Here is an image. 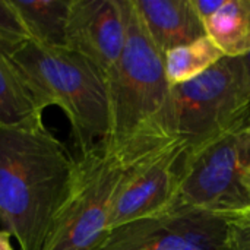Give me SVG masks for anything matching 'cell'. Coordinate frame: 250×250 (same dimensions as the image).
I'll return each mask as SVG.
<instances>
[{"instance_id": "6", "label": "cell", "mask_w": 250, "mask_h": 250, "mask_svg": "<svg viewBox=\"0 0 250 250\" xmlns=\"http://www.w3.org/2000/svg\"><path fill=\"white\" fill-rule=\"evenodd\" d=\"M72 190L42 250H98L125 173L101 145L79 155Z\"/></svg>"}, {"instance_id": "17", "label": "cell", "mask_w": 250, "mask_h": 250, "mask_svg": "<svg viewBox=\"0 0 250 250\" xmlns=\"http://www.w3.org/2000/svg\"><path fill=\"white\" fill-rule=\"evenodd\" d=\"M226 0H192V4L204 23L218 12Z\"/></svg>"}, {"instance_id": "16", "label": "cell", "mask_w": 250, "mask_h": 250, "mask_svg": "<svg viewBox=\"0 0 250 250\" xmlns=\"http://www.w3.org/2000/svg\"><path fill=\"white\" fill-rule=\"evenodd\" d=\"M240 250H250V211L233 217Z\"/></svg>"}, {"instance_id": "15", "label": "cell", "mask_w": 250, "mask_h": 250, "mask_svg": "<svg viewBox=\"0 0 250 250\" xmlns=\"http://www.w3.org/2000/svg\"><path fill=\"white\" fill-rule=\"evenodd\" d=\"M29 40V34L10 0H0V50L7 54Z\"/></svg>"}, {"instance_id": "12", "label": "cell", "mask_w": 250, "mask_h": 250, "mask_svg": "<svg viewBox=\"0 0 250 250\" xmlns=\"http://www.w3.org/2000/svg\"><path fill=\"white\" fill-rule=\"evenodd\" d=\"M72 0H10L29 38L41 45L66 47Z\"/></svg>"}, {"instance_id": "3", "label": "cell", "mask_w": 250, "mask_h": 250, "mask_svg": "<svg viewBox=\"0 0 250 250\" xmlns=\"http://www.w3.org/2000/svg\"><path fill=\"white\" fill-rule=\"evenodd\" d=\"M38 104L59 107L72 127L79 155L101 145L110 127L105 76L67 47L41 45L32 40L7 53Z\"/></svg>"}, {"instance_id": "9", "label": "cell", "mask_w": 250, "mask_h": 250, "mask_svg": "<svg viewBox=\"0 0 250 250\" xmlns=\"http://www.w3.org/2000/svg\"><path fill=\"white\" fill-rule=\"evenodd\" d=\"M126 40L122 0H72L66 47L88 59L105 79L114 70Z\"/></svg>"}, {"instance_id": "20", "label": "cell", "mask_w": 250, "mask_h": 250, "mask_svg": "<svg viewBox=\"0 0 250 250\" xmlns=\"http://www.w3.org/2000/svg\"><path fill=\"white\" fill-rule=\"evenodd\" d=\"M242 60H243V64H245V72H246V78H248V83H249L250 88V53L243 56Z\"/></svg>"}, {"instance_id": "14", "label": "cell", "mask_w": 250, "mask_h": 250, "mask_svg": "<svg viewBox=\"0 0 250 250\" xmlns=\"http://www.w3.org/2000/svg\"><path fill=\"white\" fill-rule=\"evenodd\" d=\"M224 56L221 48L208 37L176 47L164 54V69L171 86L192 81L212 67Z\"/></svg>"}, {"instance_id": "19", "label": "cell", "mask_w": 250, "mask_h": 250, "mask_svg": "<svg viewBox=\"0 0 250 250\" xmlns=\"http://www.w3.org/2000/svg\"><path fill=\"white\" fill-rule=\"evenodd\" d=\"M10 234L4 230L0 231V250H13L10 245Z\"/></svg>"}, {"instance_id": "21", "label": "cell", "mask_w": 250, "mask_h": 250, "mask_svg": "<svg viewBox=\"0 0 250 250\" xmlns=\"http://www.w3.org/2000/svg\"><path fill=\"white\" fill-rule=\"evenodd\" d=\"M248 133H249V136H250V123L248 125Z\"/></svg>"}, {"instance_id": "8", "label": "cell", "mask_w": 250, "mask_h": 250, "mask_svg": "<svg viewBox=\"0 0 250 250\" xmlns=\"http://www.w3.org/2000/svg\"><path fill=\"white\" fill-rule=\"evenodd\" d=\"M185 146L174 142L164 151L125 170L117 188L108 230L160 215L176 204Z\"/></svg>"}, {"instance_id": "11", "label": "cell", "mask_w": 250, "mask_h": 250, "mask_svg": "<svg viewBox=\"0 0 250 250\" xmlns=\"http://www.w3.org/2000/svg\"><path fill=\"white\" fill-rule=\"evenodd\" d=\"M44 108L10 57L0 50V127L44 129Z\"/></svg>"}, {"instance_id": "1", "label": "cell", "mask_w": 250, "mask_h": 250, "mask_svg": "<svg viewBox=\"0 0 250 250\" xmlns=\"http://www.w3.org/2000/svg\"><path fill=\"white\" fill-rule=\"evenodd\" d=\"M126 40L107 78L110 127L101 144L122 167L129 168L174 142L171 85L164 56L148 37L133 0H122Z\"/></svg>"}, {"instance_id": "10", "label": "cell", "mask_w": 250, "mask_h": 250, "mask_svg": "<svg viewBox=\"0 0 250 250\" xmlns=\"http://www.w3.org/2000/svg\"><path fill=\"white\" fill-rule=\"evenodd\" d=\"M144 28L163 53L207 35L192 0H133Z\"/></svg>"}, {"instance_id": "4", "label": "cell", "mask_w": 250, "mask_h": 250, "mask_svg": "<svg viewBox=\"0 0 250 250\" xmlns=\"http://www.w3.org/2000/svg\"><path fill=\"white\" fill-rule=\"evenodd\" d=\"M250 122V88L242 57H223L207 72L171 86L173 135L195 151Z\"/></svg>"}, {"instance_id": "18", "label": "cell", "mask_w": 250, "mask_h": 250, "mask_svg": "<svg viewBox=\"0 0 250 250\" xmlns=\"http://www.w3.org/2000/svg\"><path fill=\"white\" fill-rule=\"evenodd\" d=\"M242 185H243V188H245V190H246V195H248V198H249V202H250V163L246 166V167H245V170H243Z\"/></svg>"}, {"instance_id": "7", "label": "cell", "mask_w": 250, "mask_h": 250, "mask_svg": "<svg viewBox=\"0 0 250 250\" xmlns=\"http://www.w3.org/2000/svg\"><path fill=\"white\" fill-rule=\"evenodd\" d=\"M98 250H240L234 220L176 207L108 230Z\"/></svg>"}, {"instance_id": "5", "label": "cell", "mask_w": 250, "mask_h": 250, "mask_svg": "<svg viewBox=\"0 0 250 250\" xmlns=\"http://www.w3.org/2000/svg\"><path fill=\"white\" fill-rule=\"evenodd\" d=\"M249 123L236 126L195 151L185 149L173 208H195L230 217L249 211V198L242 185L243 170L250 163Z\"/></svg>"}, {"instance_id": "13", "label": "cell", "mask_w": 250, "mask_h": 250, "mask_svg": "<svg viewBox=\"0 0 250 250\" xmlns=\"http://www.w3.org/2000/svg\"><path fill=\"white\" fill-rule=\"evenodd\" d=\"M204 25L224 56L243 57L250 53V0H226Z\"/></svg>"}, {"instance_id": "2", "label": "cell", "mask_w": 250, "mask_h": 250, "mask_svg": "<svg viewBox=\"0 0 250 250\" xmlns=\"http://www.w3.org/2000/svg\"><path fill=\"white\" fill-rule=\"evenodd\" d=\"M78 160L47 127H0V223L21 250H42Z\"/></svg>"}]
</instances>
